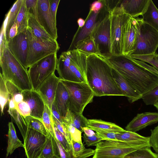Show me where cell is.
<instances>
[{"instance_id": "cell-43", "label": "cell", "mask_w": 158, "mask_h": 158, "mask_svg": "<svg viewBox=\"0 0 158 158\" xmlns=\"http://www.w3.org/2000/svg\"><path fill=\"white\" fill-rule=\"evenodd\" d=\"M52 116L55 125L58 130L64 136L70 144L72 139L67 125L64 123L60 122L52 115Z\"/></svg>"}, {"instance_id": "cell-39", "label": "cell", "mask_w": 158, "mask_h": 158, "mask_svg": "<svg viewBox=\"0 0 158 158\" xmlns=\"http://www.w3.org/2000/svg\"><path fill=\"white\" fill-rule=\"evenodd\" d=\"M157 54L156 53L145 55H131L129 56L133 58L141 60L150 64L158 71V59Z\"/></svg>"}, {"instance_id": "cell-42", "label": "cell", "mask_w": 158, "mask_h": 158, "mask_svg": "<svg viewBox=\"0 0 158 158\" xmlns=\"http://www.w3.org/2000/svg\"><path fill=\"white\" fill-rule=\"evenodd\" d=\"M55 155L52 137L47 138V141L39 158H48Z\"/></svg>"}, {"instance_id": "cell-18", "label": "cell", "mask_w": 158, "mask_h": 158, "mask_svg": "<svg viewBox=\"0 0 158 158\" xmlns=\"http://www.w3.org/2000/svg\"><path fill=\"white\" fill-rule=\"evenodd\" d=\"M73 53V49L62 52L58 59L56 70L62 79L76 82L69 68Z\"/></svg>"}, {"instance_id": "cell-49", "label": "cell", "mask_w": 158, "mask_h": 158, "mask_svg": "<svg viewBox=\"0 0 158 158\" xmlns=\"http://www.w3.org/2000/svg\"><path fill=\"white\" fill-rule=\"evenodd\" d=\"M149 137L151 147L158 152V125L151 130V135Z\"/></svg>"}, {"instance_id": "cell-32", "label": "cell", "mask_w": 158, "mask_h": 158, "mask_svg": "<svg viewBox=\"0 0 158 158\" xmlns=\"http://www.w3.org/2000/svg\"><path fill=\"white\" fill-rule=\"evenodd\" d=\"M118 140L124 142L144 141L150 142L149 137L142 136L136 132L125 130L116 134Z\"/></svg>"}, {"instance_id": "cell-17", "label": "cell", "mask_w": 158, "mask_h": 158, "mask_svg": "<svg viewBox=\"0 0 158 158\" xmlns=\"http://www.w3.org/2000/svg\"><path fill=\"white\" fill-rule=\"evenodd\" d=\"M158 122V113L145 112L138 114L125 127V130L136 132Z\"/></svg>"}, {"instance_id": "cell-5", "label": "cell", "mask_w": 158, "mask_h": 158, "mask_svg": "<svg viewBox=\"0 0 158 158\" xmlns=\"http://www.w3.org/2000/svg\"><path fill=\"white\" fill-rule=\"evenodd\" d=\"M134 21L137 43L135 50L131 55L156 53L158 48V31L144 22L142 18H134Z\"/></svg>"}, {"instance_id": "cell-25", "label": "cell", "mask_w": 158, "mask_h": 158, "mask_svg": "<svg viewBox=\"0 0 158 158\" xmlns=\"http://www.w3.org/2000/svg\"><path fill=\"white\" fill-rule=\"evenodd\" d=\"M23 1V0H17L8 13L6 15L5 19L3 24L4 25L5 34L7 41L10 30L15 22Z\"/></svg>"}, {"instance_id": "cell-27", "label": "cell", "mask_w": 158, "mask_h": 158, "mask_svg": "<svg viewBox=\"0 0 158 158\" xmlns=\"http://www.w3.org/2000/svg\"><path fill=\"white\" fill-rule=\"evenodd\" d=\"M64 122L66 123H70L76 128L83 132V128L88 127V119L82 114H79L69 110L66 116L63 118Z\"/></svg>"}, {"instance_id": "cell-55", "label": "cell", "mask_w": 158, "mask_h": 158, "mask_svg": "<svg viewBox=\"0 0 158 158\" xmlns=\"http://www.w3.org/2000/svg\"><path fill=\"white\" fill-rule=\"evenodd\" d=\"M51 111L52 115L59 121L61 123H64L63 121L62 118L58 112L54 102L52 104Z\"/></svg>"}, {"instance_id": "cell-1", "label": "cell", "mask_w": 158, "mask_h": 158, "mask_svg": "<svg viewBox=\"0 0 158 158\" xmlns=\"http://www.w3.org/2000/svg\"><path fill=\"white\" fill-rule=\"evenodd\" d=\"M108 63L142 96L158 85V74L135 62L129 56L102 54Z\"/></svg>"}, {"instance_id": "cell-45", "label": "cell", "mask_w": 158, "mask_h": 158, "mask_svg": "<svg viewBox=\"0 0 158 158\" xmlns=\"http://www.w3.org/2000/svg\"><path fill=\"white\" fill-rule=\"evenodd\" d=\"M25 6L28 14L34 16L38 21L37 6L38 0H25Z\"/></svg>"}, {"instance_id": "cell-9", "label": "cell", "mask_w": 158, "mask_h": 158, "mask_svg": "<svg viewBox=\"0 0 158 158\" xmlns=\"http://www.w3.org/2000/svg\"><path fill=\"white\" fill-rule=\"evenodd\" d=\"M57 53L39 60L29 68L28 73L33 89L36 90L43 81L56 69Z\"/></svg>"}, {"instance_id": "cell-52", "label": "cell", "mask_w": 158, "mask_h": 158, "mask_svg": "<svg viewBox=\"0 0 158 158\" xmlns=\"http://www.w3.org/2000/svg\"><path fill=\"white\" fill-rule=\"evenodd\" d=\"M104 6V4L102 0L95 1L91 4L89 11L98 13Z\"/></svg>"}, {"instance_id": "cell-13", "label": "cell", "mask_w": 158, "mask_h": 158, "mask_svg": "<svg viewBox=\"0 0 158 158\" xmlns=\"http://www.w3.org/2000/svg\"><path fill=\"white\" fill-rule=\"evenodd\" d=\"M27 28L18 34L14 38L7 41V45L9 50L16 58L27 69V61L28 43Z\"/></svg>"}, {"instance_id": "cell-58", "label": "cell", "mask_w": 158, "mask_h": 158, "mask_svg": "<svg viewBox=\"0 0 158 158\" xmlns=\"http://www.w3.org/2000/svg\"><path fill=\"white\" fill-rule=\"evenodd\" d=\"M77 23L79 27L81 28L85 25V21L83 19L79 18L77 20Z\"/></svg>"}, {"instance_id": "cell-4", "label": "cell", "mask_w": 158, "mask_h": 158, "mask_svg": "<svg viewBox=\"0 0 158 158\" xmlns=\"http://www.w3.org/2000/svg\"><path fill=\"white\" fill-rule=\"evenodd\" d=\"M147 147H151L150 142L102 140L96 145L92 158H124L138 149Z\"/></svg>"}, {"instance_id": "cell-51", "label": "cell", "mask_w": 158, "mask_h": 158, "mask_svg": "<svg viewBox=\"0 0 158 158\" xmlns=\"http://www.w3.org/2000/svg\"><path fill=\"white\" fill-rule=\"evenodd\" d=\"M104 6L109 14L110 13L114 8L119 6L122 0H102Z\"/></svg>"}, {"instance_id": "cell-8", "label": "cell", "mask_w": 158, "mask_h": 158, "mask_svg": "<svg viewBox=\"0 0 158 158\" xmlns=\"http://www.w3.org/2000/svg\"><path fill=\"white\" fill-rule=\"evenodd\" d=\"M110 22V54L122 55V37L123 25L130 16L120 5L109 14Z\"/></svg>"}, {"instance_id": "cell-30", "label": "cell", "mask_w": 158, "mask_h": 158, "mask_svg": "<svg viewBox=\"0 0 158 158\" xmlns=\"http://www.w3.org/2000/svg\"><path fill=\"white\" fill-rule=\"evenodd\" d=\"M70 145L71 151L75 158H87L94 154V150L85 148L82 142H77L72 139Z\"/></svg>"}, {"instance_id": "cell-20", "label": "cell", "mask_w": 158, "mask_h": 158, "mask_svg": "<svg viewBox=\"0 0 158 158\" xmlns=\"http://www.w3.org/2000/svg\"><path fill=\"white\" fill-rule=\"evenodd\" d=\"M112 73L117 84L130 102L132 103L141 98L142 96L132 85L113 68Z\"/></svg>"}, {"instance_id": "cell-60", "label": "cell", "mask_w": 158, "mask_h": 158, "mask_svg": "<svg viewBox=\"0 0 158 158\" xmlns=\"http://www.w3.org/2000/svg\"><path fill=\"white\" fill-rule=\"evenodd\" d=\"M48 158H60L59 157L57 156L54 155L53 156H52L51 157H49Z\"/></svg>"}, {"instance_id": "cell-2", "label": "cell", "mask_w": 158, "mask_h": 158, "mask_svg": "<svg viewBox=\"0 0 158 158\" xmlns=\"http://www.w3.org/2000/svg\"><path fill=\"white\" fill-rule=\"evenodd\" d=\"M86 80L94 96H125L113 77L112 67L102 54L88 56Z\"/></svg>"}, {"instance_id": "cell-35", "label": "cell", "mask_w": 158, "mask_h": 158, "mask_svg": "<svg viewBox=\"0 0 158 158\" xmlns=\"http://www.w3.org/2000/svg\"><path fill=\"white\" fill-rule=\"evenodd\" d=\"M28 128L35 130L45 135L47 138L50 137L43 123L42 120L30 115L24 117Z\"/></svg>"}, {"instance_id": "cell-6", "label": "cell", "mask_w": 158, "mask_h": 158, "mask_svg": "<svg viewBox=\"0 0 158 158\" xmlns=\"http://www.w3.org/2000/svg\"><path fill=\"white\" fill-rule=\"evenodd\" d=\"M60 81L69 94V110L79 114H82L84 108L88 104L92 102L94 96L91 89L85 82H75L62 79Z\"/></svg>"}, {"instance_id": "cell-44", "label": "cell", "mask_w": 158, "mask_h": 158, "mask_svg": "<svg viewBox=\"0 0 158 158\" xmlns=\"http://www.w3.org/2000/svg\"><path fill=\"white\" fill-rule=\"evenodd\" d=\"M54 130L56 138L65 150L67 152L71 151L70 144L64 136L57 129L54 123Z\"/></svg>"}, {"instance_id": "cell-12", "label": "cell", "mask_w": 158, "mask_h": 158, "mask_svg": "<svg viewBox=\"0 0 158 158\" xmlns=\"http://www.w3.org/2000/svg\"><path fill=\"white\" fill-rule=\"evenodd\" d=\"M38 21L54 39L58 38L56 23L51 13L49 0H38L37 6Z\"/></svg>"}, {"instance_id": "cell-62", "label": "cell", "mask_w": 158, "mask_h": 158, "mask_svg": "<svg viewBox=\"0 0 158 158\" xmlns=\"http://www.w3.org/2000/svg\"><path fill=\"white\" fill-rule=\"evenodd\" d=\"M157 58H158V54H157Z\"/></svg>"}, {"instance_id": "cell-15", "label": "cell", "mask_w": 158, "mask_h": 158, "mask_svg": "<svg viewBox=\"0 0 158 158\" xmlns=\"http://www.w3.org/2000/svg\"><path fill=\"white\" fill-rule=\"evenodd\" d=\"M61 79L56 76L54 73L43 81L36 90L42 98L45 105L51 110L58 85Z\"/></svg>"}, {"instance_id": "cell-47", "label": "cell", "mask_w": 158, "mask_h": 158, "mask_svg": "<svg viewBox=\"0 0 158 158\" xmlns=\"http://www.w3.org/2000/svg\"><path fill=\"white\" fill-rule=\"evenodd\" d=\"M15 109L24 117L30 115L31 110L29 106L23 101L16 103Z\"/></svg>"}, {"instance_id": "cell-38", "label": "cell", "mask_w": 158, "mask_h": 158, "mask_svg": "<svg viewBox=\"0 0 158 158\" xmlns=\"http://www.w3.org/2000/svg\"><path fill=\"white\" fill-rule=\"evenodd\" d=\"M6 86L10 96H12L16 103L23 101V90L9 81H6Z\"/></svg>"}, {"instance_id": "cell-23", "label": "cell", "mask_w": 158, "mask_h": 158, "mask_svg": "<svg viewBox=\"0 0 158 158\" xmlns=\"http://www.w3.org/2000/svg\"><path fill=\"white\" fill-rule=\"evenodd\" d=\"M28 27L33 35L40 40L45 41L56 40L44 29L34 16L29 14Z\"/></svg>"}, {"instance_id": "cell-36", "label": "cell", "mask_w": 158, "mask_h": 158, "mask_svg": "<svg viewBox=\"0 0 158 158\" xmlns=\"http://www.w3.org/2000/svg\"><path fill=\"white\" fill-rule=\"evenodd\" d=\"M9 94L7 90L6 81L2 73H0V106L1 114L2 115L5 106L9 101Z\"/></svg>"}, {"instance_id": "cell-33", "label": "cell", "mask_w": 158, "mask_h": 158, "mask_svg": "<svg viewBox=\"0 0 158 158\" xmlns=\"http://www.w3.org/2000/svg\"><path fill=\"white\" fill-rule=\"evenodd\" d=\"M28 19V13L26 7L25 0H23L15 22L16 24L18 27V34L27 28Z\"/></svg>"}, {"instance_id": "cell-56", "label": "cell", "mask_w": 158, "mask_h": 158, "mask_svg": "<svg viewBox=\"0 0 158 158\" xmlns=\"http://www.w3.org/2000/svg\"><path fill=\"white\" fill-rule=\"evenodd\" d=\"M18 33V27L16 23H15L11 27L9 33L7 41L12 39Z\"/></svg>"}, {"instance_id": "cell-37", "label": "cell", "mask_w": 158, "mask_h": 158, "mask_svg": "<svg viewBox=\"0 0 158 158\" xmlns=\"http://www.w3.org/2000/svg\"><path fill=\"white\" fill-rule=\"evenodd\" d=\"M147 147L135 151L126 156L124 158H157L156 153Z\"/></svg>"}, {"instance_id": "cell-59", "label": "cell", "mask_w": 158, "mask_h": 158, "mask_svg": "<svg viewBox=\"0 0 158 158\" xmlns=\"http://www.w3.org/2000/svg\"><path fill=\"white\" fill-rule=\"evenodd\" d=\"M153 105L158 110V101Z\"/></svg>"}, {"instance_id": "cell-40", "label": "cell", "mask_w": 158, "mask_h": 158, "mask_svg": "<svg viewBox=\"0 0 158 158\" xmlns=\"http://www.w3.org/2000/svg\"><path fill=\"white\" fill-rule=\"evenodd\" d=\"M141 99L146 105H154L158 101V85L143 95Z\"/></svg>"}, {"instance_id": "cell-24", "label": "cell", "mask_w": 158, "mask_h": 158, "mask_svg": "<svg viewBox=\"0 0 158 158\" xmlns=\"http://www.w3.org/2000/svg\"><path fill=\"white\" fill-rule=\"evenodd\" d=\"M88 127L94 131L99 130L110 132L119 133L125 130L114 123L101 119H88Z\"/></svg>"}, {"instance_id": "cell-14", "label": "cell", "mask_w": 158, "mask_h": 158, "mask_svg": "<svg viewBox=\"0 0 158 158\" xmlns=\"http://www.w3.org/2000/svg\"><path fill=\"white\" fill-rule=\"evenodd\" d=\"M122 38V55H132L135 50L137 43L134 18L129 16L124 23Z\"/></svg>"}, {"instance_id": "cell-7", "label": "cell", "mask_w": 158, "mask_h": 158, "mask_svg": "<svg viewBox=\"0 0 158 158\" xmlns=\"http://www.w3.org/2000/svg\"><path fill=\"white\" fill-rule=\"evenodd\" d=\"M27 33L28 43L27 69L46 56L57 53L60 49L57 40H40L33 35L28 27Z\"/></svg>"}, {"instance_id": "cell-28", "label": "cell", "mask_w": 158, "mask_h": 158, "mask_svg": "<svg viewBox=\"0 0 158 158\" xmlns=\"http://www.w3.org/2000/svg\"><path fill=\"white\" fill-rule=\"evenodd\" d=\"M74 46V49L89 54H101L98 46L91 36L80 41Z\"/></svg>"}, {"instance_id": "cell-61", "label": "cell", "mask_w": 158, "mask_h": 158, "mask_svg": "<svg viewBox=\"0 0 158 158\" xmlns=\"http://www.w3.org/2000/svg\"><path fill=\"white\" fill-rule=\"evenodd\" d=\"M156 154L157 155V158H158V152H157V153H156Z\"/></svg>"}, {"instance_id": "cell-29", "label": "cell", "mask_w": 158, "mask_h": 158, "mask_svg": "<svg viewBox=\"0 0 158 158\" xmlns=\"http://www.w3.org/2000/svg\"><path fill=\"white\" fill-rule=\"evenodd\" d=\"M142 16L144 22L158 31V9L152 0H149L147 9Z\"/></svg>"}, {"instance_id": "cell-46", "label": "cell", "mask_w": 158, "mask_h": 158, "mask_svg": "<svg viewBox=\"0 0 158 158\" xmlns=\"http://www.w3.org/2000/svg\"><path fill=\"white\" fill-rule=\"evenodd\" d=\"M65 123L68 126L72 139L77 142L82 143V132L74 127L71 123Z\"/></svg>"}, {"instance_id": "cell-26", "label": "cell", "mask_w": 158, "mask_h": 158, "mask_svg": "<svg viewBox=\"0 0 158 158\" xmlns=\"http://www.w3.org/2000/svg\"><path fill=\"white\" fill-rule=\"evenodd\" d=\"M9 130L8 133V143L6 150V157L11 154L17 148H24V144L19 139L16 134L15 126L12 122L8 124Z\"/></svg>"}, {"instance_id": "cell-48", "label": "cell", "mask_w": 158, "mask_h": 158, "mask_svg": "<svg viewBox=\"0 0 158 158\" xmlns=\"http://www.w3.org/2000/svg\"><path fill=\"white\" fill-rule=\"evenodd\" d=\"M83 137L88 147L96 146L98 143L103 140L96 133L95 135L91 136H87L84 134Z\"/></svg>"}, {"instance_id": "cell-11", "label": "cell", "mask_w": 158, "mask_h": 158, "mask_svg": "<svg viewBox=\"0 0 158 158\" xmlns=\"http://www.w3.org/2000/svg\"><path fill=\"white\" fill-rule=\"evenodd\" d=\"M42 133L28 128L24 140V148L27 158H39L47 141Z\"/></svg>"}, {"instance_id": "cell-34", "label": "cell", "mask_w": 158, "mask_h": 158, "mask_svg": "<svg viewBox=\"0 0 158 158\" xmlns=\"http://www.w3.org/2000/svg\"><path fill=\"white\" fill-rule=\"evenodd\" d=\"M42 121L48 134L56 139L52 114L50 110L46 105H45Z\"/></svg>"}, {"instance_id": "cell-16", "label": "cell", "mask_w": 158, "mask_h": 158, "mask_svg": "<svg viewBox=\"0 0 158 158\" xmlns=\"http://www.w3.org/2000/svg\"><path fill=\"white\" fill-rule=\"evenodd\" d=\"M23 101L26 102L31 110L30 116L42 120L45 107L44 102L37 90L23 91Z\"/></svg>"}, {"instance_id": "cell-3", "label": "cell", "mask_w": 158, "mask_h": 158, "mask_svg": "<svg viewBox=\"0 0 158 158\" xmlns=\"http://www.w3.org/2000/svg\"><path fill=\"white\" fill-rule=\"evenodd\" d=\"M0 65L6 81H9L23 91L33 89L28 71L16 58L7 45L0 56Z\"/></svg>"}, {"instance_id": "cell-31", "label": "cell", "mask_w": 158, "mask_h": 158, "mask_svg": "<svg viewBox=\"0 0 158 158\" xmlns=\"http://www.w3.org/2000/svg\"><path fill=\"white\" fill-rule=\"evenodd\" d=\"M8 112L18 126L24 140L28 129L24 117L16 109L9 108Z\"/></svg>"}, {"instance_id": "cell-54", "label": "cell", "mask_w": 158, "mask_h": 158, "mask_svg": "<svg viewBox=\"0 0 158 158\" xmlns=\"http://www.w3.org/2000/svg\"><path fill=\"white\" fill-rule=\"evenodd\" d=\"M7 41L5 34L4 25L2 24L0 31V56L2 55L4 48L7 45Z\"/></svg>"}, {"instance_id": "cell-21", "label": "cell", "mask_w": 158, "mask_h": 158, "mask_svg": "<svg viewBox=\"0 0 158 158\" xmlns=\"http://www.w3.org/2000/svg\"><path fill=\"white\" fill-rule=\"evenodd\" d=\"M54 102L63 119L69 110V95L67 90L60 81L58 85Z\"/></svg>"}, {"instance_id": "cell-41", "label": "cell", "mask_w": 158, "mask_h": 158, "mask_svg": "<svg viewBox=\"0 0 158 158\" xmlns=\"http://www.w3.org/2000/svg\"><path fill=\"white\" fill-rule=\"evenodd\" d=\"M52 140L55 155L60 158H75L71 151H66L57 139L52 137Z\"/></svg>"}, {"instance_id": "cell-50", "label": "cell", "mask_w": 158, "mask_h": 158, "mask_svg": "<svg viewBox=\"0 0 158 158\" xmlns=\"http://www.w3.org/2000/svg\"><path fill=\"white\" fill-rule=\"evenodd\" d=\"M95 131L103 140H119L116 138L117 133L108 132L99 130H97Z\"/></svg>"}, {"instance_id": "cell-19", "label": "cell", "mask_w": 158, "mask_h": 158, "mask_svg": "<svg viewBox=\"0 0 158 158\" xmlns=\"http://www.w3.org/2000/svg\"><path fill=\"white\" fill-rule=\"evenodd\" d=\"M149 0H122L120 6L125 13L135 18L142 15L146 11Z\"/></svg>"}, {"instance_id": "cell-53", "label": "cell", "mask_w": 158, "mask_h": 158, "mask_svg": "<svg viewBox=\"0 0 158 158\" xmlns=\"http://www.w3.org/2000/svg\"><path fill=\"white\" fill-rule=\"evenodd\" d=\"M50 9L54 21L56 23V15L60 0H49Z\"/></svg>"}, {"instance_id": "cell-10", "label": "cell", "mask_w": 158, "mask_h": 158, "mask_svg": "<svg viewBox=\"0 0 158 158\" xmlns=\"http://www.w3.org/2000/svg\"><path fill=\"white\" fill-rule=\"evenodd\" d=\"M98 46L101 54H110V22L109 14L97 22L91 35Z\"/></svg>"}, {"instance_id": "cell-22", "label": "cell", "mask_w": 158, "mask_h": 158, "mask_svg": "<svg viewBox=\"0 0 158 158\" xmlns=\"http://www.w3.org/2000/svg\"><path fill=\"white\" fill-rule=\"evenodd\" d=\"M98 13H95L89 11L86 19L84 26L81 28L77 36L73 40L71 44L73 43L74 45L78 42L87 37L91 36L94 30L97 23V19Z\"/></svg>"}, {"instance_id": "cell-57", "label": "cell", "mask_w": 158, "mask_h": 158, "mask_svg": "<svg viewBox=\"0 0 158 158\" xmlns=\"http://www.w3.org/2000/svg\"><path fill=\"white\" fill-rule=\"evenodd\" d=\"M83 130L84 134L87 136L92 135L96 134L93 130L91 129L88 127L83 128Z\"/></svg>"}]
</instances>
